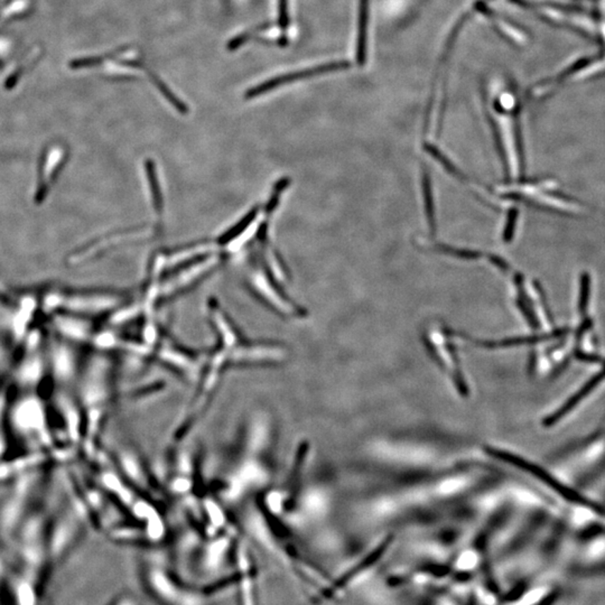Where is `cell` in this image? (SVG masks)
<instances>
[{
    "label": "cell",
    "instance_id": "6da1fadb",
    "mask_svg": "<svg viewBox=\"0 0 605 605\" xmlns=\"http://www.w3.org/2000/svg\"><path fill=\"white\" fill-rule=\"evenodd\" d=\"M484 451H485L488 455L495 457L497 460L502 461V462L507 463V464L514 466V468H520V470L524 471L526 473L531 474L534 478L546 484L551 489L555 490L558 495H562L563 497H565L570 502L580 503V505H583V506L591 507V508H594L597 512H599L601 516H605V510L602 507L593 505V503L587 500L585 497L578 495L573 490H570V488L560 483V481H557L555 478H553L548 472L541 468V466H536L534 463L524 460L522 456H518V455L514 454V453L507 452V451H502V449H497V447L485 446L484 447Z\"/></svg>",
    "mask_w": 605,
    "mask_h": 605
},
{
    "label": "cell",
    "instance_id": "30bf717a",
    "mask_svg": "<svg viewBox=\"0 0 605 605\" xmlns=\"http://www.w3.org/2000/svg\"><path fill=\"white\" fill-rule=\"evenodd\" d=\"M267 28H269V24L261 25L258 28L249 30H247V32L243 33V34H240L239 36H237V38H234V40L229 42L228 49L230 50V51H236V50L239 49L242 44L247 43L248 40L253 38V35H255L257 33L263 32V30H267Z\"/></svg>",
    "mask_w": 605,
    "mask_h": 605
},
{
    "label": "cell",
    "instance_id": "7a4b0ae2",
    "mask_svg": "<svg viewBox=\"0 0 605 605\" xmlns=\"http://www.w3.org/2000/svg\"><path fill=\"white\" fill-rule=\"evenodd\" d=\"M347 67H349L347 62H332L328 63V64L318 65V67H309L304 70L297 71V72L288 73L284 76H275L264 83L258 84V86H253L251 89L248 90L246 98L253 99V98L258 97L261 94L272 91L278 86L293 83V82L301 80V79L312 78V76H321V74L333 72V71L343 70Z\"/></svg>",
    "mask_w": 605,
    "mask_h": 605
},
{
    "label": "cell",
    "instance_id": "7c38bea8",
    "mask_svg": "<svg viewBox=\"0 0 605 605\" xmlns=\"http://www.w3.org/2000/svg\"><path fill=\"white\" fill-rule=\"evenodd\" d=\"M589 275H582L581 278V292H580V301H578V307L582 313L585 312L589 304Z\"/></svg>",
    "mask_w": 605,
    "mask_h": 605
},
{
    "label": "cell",
    "instance_id": "9a60e30c",
    "mask_svg": "<svg viewBox=\"0 0 605 605\" xmlns=\"http://www.w3.org/2000/svg\"><path fill=\"white\" fill-rule=\"evenodd\" d=\"M21 597L23 604L32 605V591L28 587H24L21 589Z\"/></svg>",
    "mask_w": 605,
    "mask_h": 605
},
{
    "label": "cell",
    "instance_id": "ba28073f",
    "mask_svg": "<svg viewBox=\"0 0 605 605\" xmlns=\"http://www.w3.org/2000/svg\"><path fill=\"white\" fill-rule=\"evenodd\" d=\"M435 253L442 255H449L453 258L462 259V260H478L483 257V253L479 251L468 250V249H460V248L452 247L447 245H435L432 248Z\"/></svg>",
    "mask_w": 605,
    "mask_h": 605
},
{
    "label": "cell",
    "instance_id": "4fadbf2b",
    "mask_svg": "<svg viewBox=\"0 0 605 605\" xmlns=\"http://www.w3.org/2000/svg\"><path fill=\"white\" fill-rule=\"evenodd\" d=\"M278 24L282 30H286L289 26V6H288V0H278Z\"/></svg>",
    "mask_w": 605,
    "mask_h": 605
},
{
    "label": "cell",
    "instance_id": "9c48e42d",
    "mask_svg": "<svg viewBox=\"0 0 605 605\" xmlns=\"http://www.w3.org/2000/svg\"><path fill=\"white\" fill-rule=\"evenodd\" d=\"M148 76L151 78V82H153L157 89L159 90V92L164 96L165 99H166L168 103H172L173 107H174L178 113H188V107H186L185 103H184L182 100L178 99V98L173 93L172 90H171L170 88L163 82V80H161L155 73H151V71H148Z\"/></svg>",
    "mask_w": 605,
    "mask_h": 605
},
{
    "label": "cell",
    "instance_id": "5bb4252c",
    "mask_svg": "<svg viewBox=\"0 0 605 605\" xmlns=\"http://www.w3.org/2000/svg\"><path fill=\"white\" fill-rule=\"evenodd\" d=\"M488 258H489L490 263L491 264L495 265L497 269H500L501 272H507L510 270V267H509L508 263H507L505 259L501 258L499 255H488Z\"/></svg>",
    "mask_w": 605,
    "mask_h": 605
},
{
    "label": "cell",
    "instance_id": "277c9868",
    "mask_svg": "<svg viewBox=\"0 0 605 605\" xmlns=\"http://www.w3.org/2000/svg\"><path fill=\"white\" fill-rule=\"evenodd\" d=\"M565 332H566L565 330H558V331L543 334V335L514 336V338H508V339L499 340V341H479V340L470 339V338L468 339V342L473 343L474 345H478V347H487V349H500V347H517V345H535L539 342L558 338V336L563 335Z\"/></svg>",
    "mask_w": 605,
    "mask_h": 605
},
{
    "label": "cell",
    "instance_id": "8fae6325",
    "mask_svg": "<svg viewBox=\"0 0 605 605\" xmlns=\"http://www.w3.org/2000/svg\"><path fill=\"white\" fill-rule=\"evenodd\" d=\"M518 215L519 212L517 209H511L508 213V218L506 221V226L503 229L502 239L506 243H509L511 240L514 239V230H516L517 221H518Z\"/></svg>",
    "mask_w": 605,
    "mask_h": 605
},
{
    "label": "cell",
    "instance_id": "52a82bcc",
    "mask_svg": "<svg viewBox=\"0 0 605 605\" xmlns=\"http://www.w3.org/2000/svg\"><path fill=\"white\" fill-rule=\"evenodd\" d=\"M424 149L430 154V156L435 159L436 161H439V164L443 166L444 170L446 171L447 173L456 178L457 180H461L463 183H468V180L466 178V175L463 174L454 164H453L452 161H449L441 151H439V148L435 147L434 145H430V144H426L424 146Z\"/></svg>",
    "mask_w": 605,
    "mask_h": 605
},
{
    "label": "cell",
    "instance_id": "8992f818",
    "mask_svg": "<svg viewBox=\"0 0 605 605\" xmlns=\"http://www.w3.org/2000/svg\"><path fill=\"white\" fill-rule=\"evenodd\" d=\"M422 192L428 229L430 234L434 236L436 232L435 204H434L433 190H432V178L426 167H422Z\"/></svg>",
    "mask_w": 605,
    "mask_h": 605
},
{
    "label": "cell",
    "instance_id": "3957f363",
    "mask_svg": "<svg viewBox=\"0 0 605 605\" xmlns=\"http://www.w3.org/2000/svg\"><path fill=\"white\" fill-rule=\"evenodd\" d=\"M605 379V367L603 369L602 371L599 372V374H595L593 378L589 380V381L581 388V389L578 390L577 393L575 395L572 396L570 399H568L566 403L560 407L557 412H555L554 414L551 415V416L546 417L545 420H543V426H546V427H549V426H553L556 424V422H560L562 420L563 417L566 416L568 413H570L572 409L575 408L577 406L578 403H581L589 393H591L592 390H594L595 387H597L600 382H602L603 380Z\"/></svg>",
    "mask_w": 605,
    "mask_h": 605
},
{
    "label": "cell",
    "instance_id": "5b68a950",
    "mask_svg": "<svg viewBox=\"0 0 605 605\" xmlns=\"http://www.w3.org/2000/svg\"><path fill=\"white\" fill-rule=\"evenodd\" d=\"M357 35V61L362 65L366 62L367 38H368L369 0H360Z\"/></svg>",
    "mask_w": 605,
    "mask_h": 605
}]
</instances>
